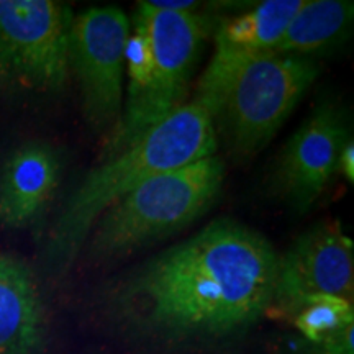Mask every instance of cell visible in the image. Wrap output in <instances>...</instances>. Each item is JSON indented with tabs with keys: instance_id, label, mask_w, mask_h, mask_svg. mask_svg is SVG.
I'll list each match as a JSON object with an SVG mask.
<instances>
[{
	"instance_id": "cell-5",
	"label": "cell",
	"mask_w": 354,
	"mask_h": 354,
	"mask_svg": "<svg viewBox=\"0 0 354 354\" xmlns=\"http://www.w3.org/2000/svg\"><path fill=\"white\" fill-rule=\"evenodd\" d=\"M133 21L143 26L153 50L149 82L131 107L123 109L117 130L109 136L104 159L123 151L146 131L185 104L205 26L196 12H176L138 2Z\"/></svg>"
},
{
	"instance_id": "cell-3",
	"label": "cell",
	"mask_w": 354,
	"mask_h": 354,
	"mask_svg": "<svg viewBox=\"0 0 354 354\" xmlns=\"http://www.w3.org/2000/svg\"><path fill=\"white\" fill-rule=\"evenodd\" d=\"M227 166L218 154L161 172L113 203L88 234V256L117 259L176 234L214 205Z\"/></svg>"
},
{
	"instance_id": "cell-11",
	"label": "cell",
	"mask_w": 354,
	"mask_h": 354,
	"mask_svg": "<svg viewBox=\"0 0 354 354\" xmlns=\"http://www.w3.org/2000/svg\"><path fill=\"white\" fill-rule=\"evenodd\" d=\"M61 159L51 145L26 141L8 154L0 169V228L32 225L55 196Z\"/></svg>"
},
{
	"instance_id": "cell-14",
	"label": "cell",
	"mask_w": 354,
	"mask_h": 354,
	"mask_svg": "<svg viewBox=\"0 0 354 354\" xmlns=\"http://www.w3.org/2000/svg\"><path fill=\"white\" fill-rule=\"evenodd\" d=\"M292 317L295 328L305 338L325 344L354 323L353 302L342 297L322 295L300 305Z\"/></svg>"
},
{
	"instance_id": "cell-9",
	"label": "cell",
	"mask_w": 354,
	"mask_h": 354,
	"mask_svg": "<svg viewBox=\"0 0 354 354\" xmlns=\"http://www.w3.org/2000/svg\"><path fill=\"white\" fill-rule=\"evenodd\" d=\"M348 140L342 112L331 104L318 105L274 162L272 192L294 212H308L338 171L339 153Z\"/></svg>"
},
{
	"instance_id": "cell-7",
	"label": "cell",
	"mask_w": 354,
	"mask_h": 354,
	"mask_svg": "<svg viewBox=\"0 0 354 354\" xmlns=\"http://www.w3.org/2000/svg\"><path fill=\"white\" fill-rule=\"evenodd\" d=\"M131 21L118 7H92L74 17L69 71L77 79L82 112L97 135L117 130L123 113L125 51Z\"/></svg>"
},
{
	"instance_id": "cell-12",
	"label": "cell",
	"mask_w": 354,
	"mask_h": 354,
	"mask_svg": "<svg viewBox=\"0 0 354 354\" xmlns=\"http://www.w3.org/2000/svg\"><path fill=\"white\" fill-rule=\"evenodd\" d=\"M46 336V310L30 266L0 253V354H38Z\"/></svg>"
},
{
	"instance_id": "cell-10",
	"label": "cell",
	"mask_w": 354,
	"mask_h": 354,
	"mask_svg": "<svg viewBox=\"0 0 354 354\" xmlns=\"http://www.w3.org/2000/svg\"><path fill=\"white\" fill-rule=\"evenodd\" d=\"M304 0H266L241 15L221 21L215 50L198 81L194 102L209 112L230 77L256 57L272 55Z\"/></svg>"
},
{
	"instance_id": "cell-8",
	"label": "cell",
	"mask_w": 354,
	"mask_h": 354,
	"mask_svg": "<svg viewBox=\"0 0 354 354\" xmlns=\"http://www.w3.org/2000/svg\"><path fill=\"white\" fill-rule=\"evenodd\" d=\"M353 241L335 220H323L299 234L279 256L269 310L292 315L307 300L331 295L353 302ZM269 313V312H268Z\"/></svg>"
},
{
	"instance_id": "cell-15",
	"label": "cell",
	"mask_w": 354,
	"mask_h": 354,
	"mask_svg": "<svg viewBox=\"0 0 354 354\" xmlns=\"http://www.w3.org/2000/svg\"><path fill=\"white\" fill-rule=\"evenodd\" d=\"M353 335H354V323L344 328L342 333L335 335L330 342H326V348L335 354H354L353 349Z\"/></svg>"
},
{
	"instance_id": "cell-1",
	"label": "cell",
	"mask_w": 354,
	"mask_h": 354,
	"mask_svg": "<svg viewBox=\"0 0 354 354\" xmlns=\"http://www.w3.org/2000/svg\"><path fill=\"white\" fill-rule=\"evenodd\" d=\"M277 263L259 232L215 220L136 268L118 299L136 325L158 335H232L269 312Z\"/></svg>"
},
{
	"instance_id": "cell-2",
	"label": "cell",
	"mask_w": 354,
	"mask_h": 354,
	"mask_svg": "<svg viewBox=\"0 0 354 354\" xmlns=\"http://www.w3.org/2000/svg\"><path fill=\"white\" fill-rule=\"evenodd\" d=\"M218 140L210 113L185 102L138 141L102 161L71 194L48 234L44 258L53 269L76 261L95 221L141 184L161 172L216 154Z\"/></svg>"
},
{
	"instance_id": "cell-6",
	"label": "cell",
	"mask_w": 354,
	"mask_h": 354,
	"mask_svg": "<svg viewBox=\"0 0 354 354\" xmlns=\"http://www.w3.org/2000/svg\"><path fill=\"white\" fill-rule=\"evenodd\" d=\"M73 19L55 0H0V76L26 91H61Z\"/></svg>"
},
{
	"instance_id": "cell-4",
	"label": "cell",
	"mask_w": 354,
	"mask_h": 354,
	"mask_svg": "<svg viewBox=\"0 0 354 354\" xmlns=\"http://www.w3.org/2000/svg\"><path fill=\"white\" fill-rule=\"evenodd\" d=\"M320 74L305 56L266 55L243 64L209 113L228 156L245 162L268 146Z\"/></svg>"
},
{
	"instance_id": "cell-16",
	"label": "cell",
	"mask_w": 354,
	"mask_h": 354,
	"mask_svg": "<svg viewBox=\"0 0 354 354\" xmlns=\"http://www.w3.org/2000/svg\"><path fill=\"white\" fill-rule=\"evenodd\" d=\"M338 169H342L343 176L349 180V184L354 183V141L348 140L343 146L342 153L338 158Z\"/></svg>"
},
{
	"instance_id": "cell-13",
	"label": "cell",
	"mask_w": 354,
	"mask_h": 354,
	"mask_svg": "<svg viewBox=\"0 0 354 354\" xmlns=\"http://www.w3.org/2000/svg\"><path fill=\"white\" fill-rule=\"evenodd\" d=\"M354 3L346 0H304L272 55L312 57L348 38Z\"/></svg>"
}]
</instances>
